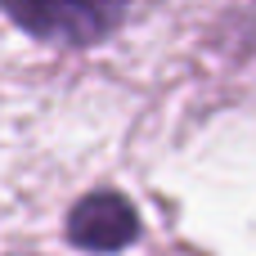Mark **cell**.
Here are the masks:
<instances>
[{"label":"cell","instance_id":"obj_1","mask_svg":"<svg viewBox=\"0 0 256 256\" xmlns=\"http://www.w3.org/2000/svg\"><path fill=\"white\" fill-rule=\"evenodd\" d=\"M14 22L40 40L90 45L122 22L126 0H0Z\"/></svg>","mask_w":256,"mask_h":256},{"label":"cell","instance_id":"obj_2","mask_svg":"<svg viewBox=\"0 0 256 256\" xmlns=\"http://www.w3.org/2000/svg\"><path fill=\"white\" fill-rule=\"evenodd\" d=\"M68 238L81 252H122L140 238V216L122 194H90L72 207Z\"/></svg>","mask_w":256,"mask_h":256}]
</instances>
